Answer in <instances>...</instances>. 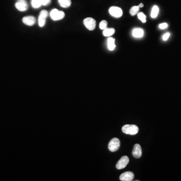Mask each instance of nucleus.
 <instances>
[{
  "mask_svg": "<svg viewBox=\"0 0 181 181\" xmlns=\"http://www.w3.org/2000/svg\"><path fill=\"white\" fill-rule=\"evenodd\" d=\"M122 131L125 134L134 136L138 132L139 128L136 125L126 124L122 127Z\"/></svg>",
  "mask_w": 181,
  "mask_h": 181,
  "instance_id": "obj_1",
  "label": "nucleus"
},
{
  "mask_svg": "<svg viewBox=\"0 0 181 181\" xmlns=\"http://www.w3.org/2000/svg\"><path fill=\"white\" fill-rule=\"evenodd\" d=\"M51 19L54 21H58L63 19L65 16V14L63 11H58L57 9H54L50 13Z\"/></svg>",
  "mask_w": 181,
  "mask_h": 181,
  "instance_id": "obj_2",
  "label": "nucleus"
},
{
  "mask_svg": "<svg viewBox=\"0 0 181 181\" xmlns=\"http://www.w3.org/2000/svg\"><path fill=\"white\" fill-rule=\"evenodd\" d=\"M120 146V141L118 138H112L108 144V149L112 152H114L119 149Z\"/></svg>",
  "mask_w": 181,
  "mask_h": 181,
  "instance_id": "obj_3",
  "label": "nucleus"
},
{
  "mask_svg": "<svg viewBox=\"0 0 181 181\" xmlns=\"http://www.w3.org/2000/svg\"><path fill=\"white\" fill-rule=\"evenodd\" d=\"M84 24L89 30H94L96 25V22L95 20L91 17H88L84 19Z\"/></svg>",
  "mask_w": 181,
  "mask_h": 181,
  "instance_id": "obj_4",
  "label": "nucleus"
},
{
  "mask_svg": "<svg viewBox=\"0 0 181 181\" xmlns=\"http://www.w3.org/2000/svg\"><path fill=\"white\" fill-rule=\"evenodd\" d=\"M109 12L112 16L115 18H120L122 15L123 12L121 9L119 7L113 6L110 8Z\"/></svg>",
  "mask_w": 181,
  "mask_h": 181,
  "instance_id": "obj_5",
  "label": "nucleus"
},
{
  "mask_svg": "<svg viewBox=\"0 0 181 181\" xmlns=\"http://www.w3.org/2000/svg\"><path fill=\"white\" fill-rule=\"evenodd\" d=\"M129 162V159L128 157L126 155L123 156L120 159L118 160V162L116 164V168L118 170L124 169L128 165Z\"/></svg>",
  "mask_w": 181,
  "mask_h": 181,
  "instance_id": "obj_6",
  "label": "nucleus"
},
{
  "mask_svg": "<svg viewBox=\"0 0 181 181\" xmlns=\"http://www.w3.org/2000/svg\"><path fill=\"white\" fill-rule=\"evenodd\" d=\"M48 12L46 10H42L40 12L38 18V24L41 27L44 26L45 24L46 19L48 16Z\"/></svg>",
  "mask_w": 181,
  "mask_h": 181,
  "instance_id": "obj_7",
  "label": "nucleus"
},
{
  "mask_svg": "<svg viewBox=\"0 0 181 181\" xmlns=\"http://www.w3.org/2000/svg\"><path fill=\"white\" fill-rule=\"evenodd\" d=\"M134 177V174L132 171H127L121 175L120 180L122 181H132L133 180Z\"/></svg>",
  "mask_w": 181,
  "mask_h": 181,
  "instance_id": "obj_8",
  "label": "nucleus"
},
{
  "mask_svg": "<svg viewBox=\"0 0 181 181\" xmlns=\"http://www.w3.org/2000/svg\"><path fill=\"white\" fill-rule=\"evenodd\" d=\"M15 7L17 10L19 11L23 12L27 10L28 4L24 0H20L15 4Z\"/></svg>",
  "mask_w": 181,
  "mask_h": 181,
  "instance_id": "obj_9",
  "label": "nucleus"
},
{
  "mask_svg": "<svg viewBox=\"0 0 181 181\" xmlns=\"http://www.w3.org/2000/svg\"><path fill=\"white\" fill-rule=\"evenodd\" d=\"M132 155L134 158L139 159L142 155V149L139 144H136L133 149Z\"/></svg>",
  "mask_w": 181,
  "mask_h": 181,
  "instance_id": "obj_10",
  "label": "nucleus"
},
{
  "mask_svg": "<svg viewBox=\"0 0 181 181\" xmlns=\"http://www.w3.org/2000/svg\"><path fill=\"white\" fill-rule=\"evenodd\" d=\"M22 21L25 25L28 26H33L36 22V19L34 17L26 16L23 18Z\"/></svg>",
  "mask_w": 181,
  "mask_h": 181,
  "instance_id": "obj_11",
  "label": "nucleus"
},
{
  "mask_svg": "<svg viewBox=\"0 0 181 181\" xmlns=\"http://www.w3.org/2000/svg\"><path fill=\"white\" fill-rule=\"evenodd\" d=\"M144 35V31L141 28H135L132 31V35L134 37L139 38L143 37Z\"/></svg>",
  "mask_w": 181,
  "mask_h": 181,
  "instance_id": "obj_12",
  "label": "nucleus"
},
{
  "mask_svg": "<svg viewBox=\"0 0 181 181\" xmlns=\"http://www.w3.org/2000/svg\"><path fill=\"white\" fill-rule=\"evenodd\" d=\"M115 39L113 38L109 37L107 39V45L110 50H113L115 49L116 45L115 44Z\"/></svg>",
  "mask_w": 181,
  "mask_h": 181,
  "instance_id": "obj_13",
  "label": "nucleus"
},
{
  "mask_svg": "<svg viewBox=\"0 0 181 181\" xmlns=\"http://www.w3.org/2000/svg\"><path fill=\"white\" fill-rule=\"evenodd\" d=\"M115 29L114 28H106L103 30V34L105 37H110L115 33Z\"/></svg>",
  "mask_w": 181,
  "mask_h": 181,
  "instance_id": "obj_14",
  "label": "nucleus"
},
{
  "mask_svg": "<svg viewBox=\"0 0 181 181\" xmlns=\"http://www.w3.org/2000/svg\"><path fill=\"white\" fill-rule=\"evenodd\" d=\"M58 3L61 7L63 8H68L71 5V0H58Z\"/></svg>",
  "mask_w": 181,
  "mask_h": 181,
  "instance_id": "obj_15",
  "label": "nucleus"
},
{
  "mask_svg": "<svg viewBox=\"0 0 181 181\" xmlns=\"http://www.w3.org/2000/svg\"><path fill=\"white\" fill-rule=\"evenodd\" d=\"M159 12V8L157 6H154L151 12V17L152 18H156L158 16V14Z\"/></svg>",
  "mask_w": 181,
  "mask_h": 181,
  "instance_id": "obj_16",
  "label": "nucleus"
},
{
  "mask_svg": "<svg viewBox=\"0 0 181 181\" xmlns=\"http://www.w3.org/2000/svg\"><path fill=\"white\" fill-rule=\"evenodd\" d=\"M31 5L34 8H38L42 5L41 0H32Z\"/></svg>",
  "mask_w": 181,
  "mask_h": 181,
  "instance_id": "obj_17",
  "label": "nucleus"
},
{
  "mask_svg": "<svg viewBox=\"0 0 181 181\" xmlns=\"http://www.w3.org/2000/svg\"><path fill=\"white\" fill-rule=\"evenodd\" d=\"M140 10V7L139 6H133L132 7V8L130 9V14L131 15L133 16L136 15V14H137L138 11Z\"/></svg>",
  "mask_w": 181,
  "mask_h": 181,
  "instance_id": "obj_18",
  "label": "nucleus"
},
{
  "mask_svg": "<svg viewBox=\"0 0 181 181\" xmlns=\"http://www.w3.org/2000/svg\"><path fill=\"white\" fill-rule=\"evenodd\" d=\"M138 18L140 20H141V22L145 23L147 22V20H146V18L147 17L145 16V15L144 14V13L140 12L138 13Z\"/></svg>",
  "mask_w": 181,
  "mask_h": 181,
  "instance_id": "obj_19",
  "label": "nucleus"
},
{
  "mask_svg": "<svg viewBox=\"0 0 181 181\" xmlns=\"http://www.w3.org/2000/svg\"><path fill=\"white\" fill-rule=\"evenodd\" d=\"M107 22L106 20H103L100 23L99 27L101 30H104L107 26Z\"/></svg>",
  "mask_w": 181,
  "mask_h": 181,
  "instance_id": "obj_20",
  "label": "nucleus"
},
{
  "mask_svg": "<svg viewBox=\"0 0 181 181\" xmlns=\"http://www.w3.org/2000/svg\"><path fill=\"white\" fill-rule=\"evenodd\" d=\"M168 26L167 23H163L160 24L159 25V28L161 29H166Z\"/></svg>",
  "mask_w": 181,
  "mask_h": 181,
  "instance_id": "obj_21",
  "label": "nucleus"
},
{
  "mask_svg": "<svg viewBox=\"0 0 181 181\" xmlns=\"http://www.w3.org/2000/svg\"><path fill=\"white\" fill-rule=\"evenodd\" d=\"M51 0H41L42 5L46 6L49 4Z\"/></svg>",
  "mask_w": 181,
  "mask_h": 181,
  "instance_id": "obj_22",
  "label": "nucleus"
},
{
  "mask_svg": "<svg viewBox=\"0 0 181 181\" xmlns=\"http://www.w3.org/2000/svg\"><path fill=\"white\" fill-rule=\"evenodd\" d=\"M170 36V33H166V34L163 35V39L164 41H166V40H167L169 38V37Z\"/></svg>",
  "mask_w": 181,
  "mask_h": 181,
  "instance_id": "obj_23",
  "label": "nucleus"
},
{
  "mask_svg": "<svg viewBox=\"0 0 181 181\" xmlns=\"http://www.w3.org/2000/svg\"><path fill=\"white\" fill-rule=\"evenodd\" d=\"M144 4H143V3H140V5H139V6H139V7H140V8H143V7H144Z\"/></svg>",
  "mask_w": 181,
  "mask_h": 181,
  "instance_id": "obj_24",
  "label": "nucleus"
}]
</instances>
